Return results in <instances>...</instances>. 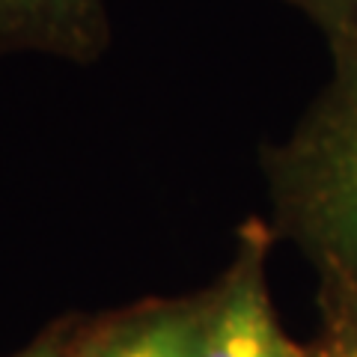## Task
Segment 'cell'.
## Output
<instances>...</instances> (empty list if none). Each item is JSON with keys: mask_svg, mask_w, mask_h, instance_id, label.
I'll return each instance as SVG.
<instances>
[{"mask_svg": "<svg viewBox=\"0 0 357 357\" xmlns=\"http://www.w3.org/2000/svg\"><path fill=\"white\" fill-rule=\"evenodd\" d=\"M203 295L149 301L93 321L81 357H199Z\"/></svg>", "mask_w": 357, "mask_h": 357, "instance_id": "4", "label": "cell"}, {"mask_svg": "<svg viewBox=\"0 0 357 357\" xmlns=\"http://www.w3.org/2000/svg\"><path fill=\"white\" fill-rule=\"evenodd\" d=\"M89 325H93V321H75V319L57 321V325L48 328L42 337H36L30 345H24L21 351L9 354V357H81Z\"/></svg>", "mask_w": 357, "mask_h": 357, "instance_id": "7", "label": "cell"}, {"mask_svg": "<svg viewBox=\"0 0 357 357\" xmlns=\"http://www.w3.org/2000/svg\"><path fill=\"white\" fill-rule=\"evenodd\" d=\"M271 236L262 220H250L238 232L227 271L203 292L199 357H307V349L283 333L268 295L265 259Z\"/></svg>", "mask_w": 357, "mask_h": 357, "instance_id": "2", "label": "cell"}, {"mask_svg": "<svg viewBox=\"0 0 357 357\" xmlns=\"http://www.w3.org/2000/svg\"><path fill=\"white\" fill-rule=\"evenodd\" d=\"M307 357H357V295L325 289V325Z\"/></svg>", "mask_w": 357, "mask_h": 357, "instance_id": "5", "label": "cell"}, {"mask_svg": "<svg viewBox=\"0 0 357 357\" xmlns=\"http://www.w3.org/2000/svg\"><path fill=\"white\" fill-rule=\"evenodd\" d=\"M107 42L105 0H0V54L93 63Z\"/></svg>", "mask_w": 357, "mask_h": 357, "instance_id": "3", "label": "cell"}, {"mask_svg": "<svg viewBox=\"0 0 357 357\" xmlns=\"http://www.w3.org/2000/svg\"><path fill=\"white\" fill-rule=\"evenodd\" d=\"M274 236L292 238L325 289L357 295V48L333 51V77L265 161Z\"/></svg>", "mask_w": 357, "mask_h": 357, "instance_id": "1", "label": "cell"}, {"mask_svg": "<svg viewBox=\"0 0 357 357\" xmlns=\"http://www.w3.org/2000/svg\"><path fill=\"white\" fill-rule=\"evenodd\" d=\"M325 30L331 51L357 48V0H289Z\"/></svg>", "mask_w": 357, "mask_h": 357, "instance_id": "6", "label": "cell"}]
</instances>
